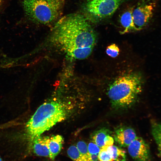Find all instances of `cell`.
<instances>
[{"mask_svg": "<svg viewBox=\"0 0 161 161\" xmlns=\"http://www.w3.org/2000/svg\"><path fill=\"white\" fill-rule=\"evenodd\" d=\"M50 38L52 44L69 58L82 60L91 55L96 35L85 16L74 13L66 15L58 20Z\"/></svg>", "mask_w": 161, "mask_h": 161, "instance_id": "1", "label": "cell"}, {"mask_svg": "<svg viewBox=\"0 0 161 161\" xmlns=\"http://www.w3.org/2000/svg\"><path fill=\"white\" fill-rule=\"evenodd\" d=\"M68 112L64 105L57 101L45 103L40 106L26 126L30 142L57 123L64 120Z\"/></svg>", "mask_w": 161, "mask_h": 161, "instance_id": "2", "label": "cell"}, {"mask_svg": "<svg viewBox=\"0 0 161 161\" xmlns=\"http://www.w3.org/2000/svg\"><path fill=\"white\" fill-rule=\"evenodd\" d=\"M143 82L142 75L137 73L126 74L116 79L108 92L112 106L124 109L131 106L142 91Z\"/></svg>", "mask_w": 161, "mask_h": 161, "instance_id": "3", "label": "cell"}, {"mask_svg": "<svg viewBox=\"0 0 161 161\" xmlns=\"http://www.w3.org/2000/svg\"><path fill=\"white\" fill-rule=\"evenodd\" d=\"M21 1L27 16L34 22L48 24L54 21L58 17V11L52 8L46 0Z\"/></svg>", "mask_w": 161, "mask_h": 161, "instance_id": "4", "label": "cell"}, {"mask_svg": "<svg viewBox=\"0 0 161 161\" xmlns=\"http://www.w3.org/2000/svg\"><path fill=\"white\" fill-rule=\"evenodd\" d=\"M123 0H90L86 4V17L89 21L97 22L111 16Z\"/></svg>", "mask_w": 161, "mask_h": 161, "instance_id": "5", "label": "cell"}, {"mask_svg": "<svg viewBox=\"0 0 161 161\" xmlns=\"http://www.w3.org/2000/svg\"><path fill=\"white\" fill-rule=\"evenodd\" d=\"M157 0H141L134 6L132 17L134 30L140 31L145 28L154 15Z\"/></svg>", "mask_w": 161, "mask_h": 161, "instance_id": "6", "label": "cell"}, {"mask_svg": "<svg viewBox=\"0 0 161 161\" xmlns=\"http://www.w3.org/2000/svg\"><path fill=\"white\" fill-rule=\"evenodd\" d=\"M130 155L135 161H151L148 144L141 137H137L128 146Z\"/></svg>", "mask_w": 161, "mask_h": 161, "instance_id": "7", "label": "cell"}, {"mask_svg": "<svg viewBox=\"0 0 161 161\" xmlns=\"http://www.w3.org/2000/svg\"><path fill=\"white\" fill-rule=\"evenodd\" d=\"M137 137L134 130L127 126H122L116 129L114 136L115 142L122 147H128Z\"/></svg>", "mask_w": 161, "mask_h": 161, "instance_id": "8", "label": "cell"}, {"mask_svg": "<svg viewBox=\"0 0 161 161\" xmlns=\"http://www.w3.org/2000/svg\"><path fill=\"white\" fill-rule=\"evenodd\" d=\"M111 131L103 128L95 131L92 136V141L101 148L112 145L114 139L111 136Z\"/></svg>", "mask_w": 161, "mask_h": 161, "instance_id": "9", "label": "cell"}, {"mask_svg": "<svg viewBox=\"0 0 161 161\" xmlns=\"http://www.w3.org/2000/svg\"><path fill=\"white\" fill-rule=\"evenodd\" d=\"M49 140L48 136H40L35 138L31 142L34 153L38 156L49 157Z\"/></svg>", "mask_w": 161, "mask_h": 161, "instance_id": "10", "label": "cell"}, {"mask_svg": "<svg viewBox=\"0 0 161 161\" xmlns=\"http://www.w3.org/2000/svg\"><path fill=\"white\" fill-rule=\"evenodd\" d=\"M134 6L127 9L121 15L120 23L123 29L122 34L134 30L132 17V12Z\"/></svg>", "mask_w": 161, "mask_h": 161, "instance_id": "11", "label": "cell"}, {"mask_svg": "<svg viewBox=\"0 0 161 161\" xmlns=\"http://www.w3.org/2000/svg\"><path fill=\"white\" fill-rule=\"evenodd\" d=\"M63 137L59 135L53 136L50 137L49 147V158L54 160L61 151L64 143Z\"/></svg>", "mask_w": 161, "mask_h": 161, "instance_id": "12", "label": "cell"}, {"mask_svg": "<svg viewBox=\"0 0 161 161\" xmlns=\"http://www.w3.org/2000/svg\"><path fill=\"white\" fill-rule=\"evenodd\" d=\"M151 131L161 158V122L153 120L151 123Z\"/></svg>", "mask_w": 161, "mask_h": 161, "instance_id": "13", "label": "cell"}, {"mask_svg": "<svg viewBox=\"0 0 161 161\" xmlns=\"http://www.w3.org/2000/svg\"><path fill=\"white\" fill-rule=\"evenodd\" d=\"M107 150L110 154L113 160L126 161V152L123 149L112 145L108 147Z\"/></svg>", "mask_w": 161, "mask_h": 161, "instance_id": "14", "label": "cell"}, {"mask_svg": "<svg viewBox=\"0 0 161 161\" xmlns=\"http://www.w3.org/2000/svg\"><path fill=\"white\" fill-rule=\"evenodd\" d=\"M69 157L74 161H85L76 146L72 145L67 150Z\"/></svg>", "mask_w": 161, "mask_h": 161, "instance_id": "15", "label": "cell"}, {"mask_svg": "<svg viewBox=\"0 0 161 161\" xmlns=\"http://www.w3.org/2000/svg\"><path fill=\"white\" fill-rule=\"evenodd\" d=\"M76 146L85 161H89L90 154L86 143L84 141H79Z\"/></svg>", "mask_w": 161, "mask_h": 161, "instance_id": "16", "label": "cell"}, {"mask_svg": "<svg viewBox=\"0 0 161 161\" xmlns=\"http://www.w3.org/2000/svg\"><path fill=\"white\" fill-rule=\"evenodd\" d=\"M107 147H106L101 148L98 154V157L100 161H114L110 154L107 150Z\"/></svg>", "mask_w": 161, "mask_h": 161, "instance_id": "17", "label": "cell"}, {"mask_svg": "<svg viewBox=\"0 0 161 161\" xmlns=\"http://www.w3.org/2000/svg\"><path fill=\"white\" fill-rule=\"evenodd\" d=\"M120 49L115 44H112L108 46L106 52L108 55L112 58H115L119 55Z\"/></svg>", "mask_w": 161, "mask_h": 161, "instance_id": "18", "label": "cell"}, {"mask_svg": "<svg viewBox=\"0 0 161 161\" xmlns=\"http://www.w3.org/2000/svg\"><path fill=\"white\" fill-rule=\"evenodd\" d=\"M88 148L90 154L98 155L101 149V148L93 141L89 143Z\"/></svg>", "mask_w": 161, "mask_h": 161, "instance_id": "19", "label": "cell"}, {"mask_svg": "<svg viewBox=\"0 0 161 161\" xmlns=\"http://www.w3.org/2000/svg\"><path fill=\"white\" fill-rule=\"evenodd\" d=\"M50 6L55 10L58 11L60 6V0H46Z\"/></svg>", "mask_w": 161, "mask_h": 161, "instance_id": "20", "label": "cell"}, {"mask_svg": "<svg viewBox=\"0 0 161 161\" xmlns=\"http://www.w3.org/2000/svg\"><path fill=\"white\" fill-rule=\"evenodd\" d=\"M89 161H100L98 157V155L90 154Z\"/></svg>", "mask_w": 161, "mask_h": 161, "instance_id": "21", "label": "cell"}, {"mask_svg": "<svg viewBox=\"0 0 161 161\" xmlns=\"http://www.w3.org/2000/svg\"><path fill=\"white\" fill-rule=\"evenodd\" d=\"M0 161H4L2 158L0 157Z\"/></svg>", "mask_w": 161, "mask_h": 161, "instance_id": "22", "label": "cell"}]
</instances>
